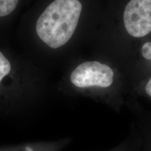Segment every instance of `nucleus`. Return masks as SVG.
Instances as JSON below:
<instances>
[{"label":"nucleus","instance_id":"8","mask_svg":"<svg viewBox=\"0 0 151 151\" xmlns=\"http://www.w3.org/2000/svg\"><path fill=\"white\" fill-rule=\"evenodd\" d=\"M11 69V63L5 56L0 52V83L4 77L10 73Z\"/></svg>","mask_w":151,"mask_h":151},{"label":"nucleus","instance_id":"4","mask_svg":"<svg viewBox=\"0 0 151 151\" xmlns=\"http://www.w3.org/2000/svg\"><path fill=\"white\" fill-rule=\"evenodd\" d=\"M70 141L71 139L65 138L55 141L30 142L0 147V151H62Z\"/></svg>","mask_w":151,"mask_h":151},{"label":"nucleus","instance_id":"9","mask_svg":"<svg viewBox=\"0 0 151 151\" xmlns=\"http://www.w3.org/2000/svg\"><path fill=\"white\" fill-rule=\"evenodd\" d=\"M141 53L146 60H151V42L145 43L141 48Z\"/></svg>","mask_w":151,"mask_h":151},{"label":"nucleus","instance_id":"2","mask_svg":"<svg viewBox=\"0 0 151 151\" xmlns=\"http://www.w3.org/2000/svg\"><path fill=\"white\" fill-rule=\"evenodd\" d=\"M113 71L109 66L97 61L81 64L72 71L71 83L78 88H108L113 85Z\"/></svg>","mask_w":151,"mask_h":151},{"label":"nucleus","instance_id":"10","mask_svg":"<svg viewBox=\"0 0 151 151\" xmlns=\"http://www.w3.org/2000/svg\"><path fill=\"white\" fill-rule=\"evenodd\" d=\"M144 91L145 93L146 94V95L151 99V78L149 79L148 83H147L146 86H145Z\"/></svg>","mask_w":151,"mask_h":151},{"label":"nucleus","instance_id":"3","mask_svg":"<svg viewBox=\"0 0 151 151\" xmlns=\"http://www.w3.org/2000/svg\"><path fill=\"white\" fill-rule=\"evenodd\" d=\"M124 24L132 37H143L151 32V0H130L123 14Z\"/></svg>","mask_w":151,"mask_h":151},{"label":"nucleus","instance_id":"1","mask_svg":"<svg viewBox=\"0 0 151 151\" xmlns=\"http://www.w3.org/2000/svg\"><path fill=\"white\" fill-rule=\"evenodd\" d=\"M81 11L79 0H55L38 19L36 31L39 37L52 48L64 46L76 29Z\"/></svg>","mask_w":151,"mask_h":151},{"label":"nucleus","instance_id":"7","mask_svg":"<svg viewBox=\"0 0 151 151\" xmlns=\"http://www.w3.org/2000/svg\"><path fill=\"white\" fill-rule=\"evenodd\" d=\"M139 133L141 140V151H151V127H145Z\"/></svg>","mask_w":151,"mask_h":151},{"label":"nucleus","instance_id":"6","mask_svg":"<svg viewBox=\"0 0 151 151\" xmlns=\"http://www.w3.org/2000/svg\"><path fill=\"white\" fill-rule=\"evenodd\" d=\"M19 0H0V17L10 14L16 8Z\"/></svg>","mask_w":151,"mask_h":151},{"label":"nucleus","instance_id":"5","mask_svg":"<svg viewBox=\"0 0 151 151\" xmlns=\"http://www.w3.org/2000/svg\"><path fill=\"white\" fill-rule=\"evenodd\" d=\"M141 140L139 133L128 136L120 144L108 151H141Z\"/></svg>","mask_w":151,"mask_h":151}]
</instances>
